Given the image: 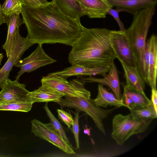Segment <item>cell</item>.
<instances>
[{
	"label": "cell",
	"mask_w": 157,
	"mask_h": 157,
	"mask_svg": "<svg viewBox=\"0 0 157 157\" xmlns=\"http://www.w3.org/2000/svg\"><path fill=\"white\" fill-rule=\"evenodd\" d=\"M41 84L48 86L63 94L64 96L90 98V92L85 88L82 79H74L68 82L67 79L56 75L43 76Z\"/></svg>",
	"instance_id": "obj_6"
},
{
	"label": "cell",
	"mask_w": 157,
	"mask_h": 157,
	"mask_svg": "<svg viewBox=\"0 0 157 157\" xmlns=\"http://www.w3.org/2000/svg\"><path fill=\"white\" fill-rule=\"evenodd\" d=\"M3 55L2 53H0V65H1V62L3 58Z\"/></svg>",
	"instance_id": "obj_35"
},
{
	"label": "cell",
	"mask_w": 157,
	"mask_h": 157,
	"mask_svg": "<svg viewBox=\"0 0 157 157\" xmlns=\"http://www.w3.org/2000/svg\"><path fill=\"white\" fill-rule=\"evenodd\" d=\"M19 14L14 13L9 16H5V23L7 25L8 29L6 40L2 48L5 50L7 58L11 54L17 31L23 24L22 19Z\"/></svg>",
	"instance_id": "obj_19"
},
{
	"label": "cell",
	"mask_w": 157,
	"mask_h": 157,
	"mask_svg": "<svg viewBox=\"0 0 157 157\" xmlns=\"http://www.w3.org/2000/svg\"><path fill=\"white\" fill-rule=\"evenodd\" d=\"M122 86L124 91L121 100L125 107L129 110L147 106L152 104L144 92L139 91L126 84H123Z\"/></svg>",
	"instance_id": "obj_16"
},
{
	"label": "cell",
	"mask_w": 157,
	"mask_h": 157,
	"mask_svg": "<svg viewBox=\"0 0 157 157\" xmlns=\"http://www.w3.org/2000/svg\"><path fill=\"white\" fill-rule=\"evenodd\" d=\"M152 121L139 118L130 113L117 114L112 120L111 137L117 144L122 145L132 136L145 132Z\"/></svg>",
	"instance_id": "obj_4"
},
{
	"label": "cell",
	"mask_w": 157,
	"mask_h": 157,
	"mask_svg": "<svg viewBox=\"0 0 157 157\" xmlns=\"http://www.w3.org/2000/svg\"><path fill=\"white\" fill-rule=\"evenodd\" d=\"M27 96L33 103L49 101L57 102L64 96L63 94L55 89L42 84L37 89L29 92Z\"/></svg>",
	"instance_id": "obj_18"
},
{
	"label": "cell",
	"mask_w": 157,
	"mask_h": 157,
	"mask_svg": "<svg viewBox=\"0 0 157 157\" xmlns=\"http://www.w3.org/2000/svg\"><path fill=\"white\" fill-rule=\"evenodd\" d=\"M120 12H126L133 15L144 9L155 6L157 0H107Z\"/></svg>",
	"instance_id": "obj_17"
},
{
	"label": "cell",
	"mask_w": 157,
	"mask_h": 157,
	"mask_svg": "<svg viewBox=\"0 0 157 157\" xmlns=\"http://www.w3.org/2000/svg\"><path fill=\"white\" fill-rule=\"evenodd\" d=\"M129 110L131 114L141 119L153 120L157 118V113L152 104L147 106L136 108Z\"/></svg>",
	"instance_id": "obj_24"
},
{
	"label": "cell",
	"mask_w": 157,
	"mask_h": 157,
	"mask_svg": "<svg viewBox=\"0 0 157 157\" xmlns=\"http://www.w3.org/2000/svg\"><path fill=\"white\" fill-rule=\"evenodd\" d=\"M155 6H152L141 10L133 15L131 25L124 31L135 56L137 68L142 77V62L147 38L155 14Z\"/></svg>",
	"instance_id": "obj_3"
},
{
	"label": "cell",
	"mask_w": 157,
	"mask_h": 157,
	"mask_svg": "<svg viewBox=\"0 0 157 157\" xmlns=\"http://www.w3.org/2000/svg\"><path fill=\"white\" fill-rule=\"evenodd\" d=\"M19 31V28L16 32L11 54L3 66L0 68V88L9 78L10 72L13 66L16 65L25 52L35 44L29 39L28 35L26 37L21 36Z\"/></svg>",
	"instance_id": "obj_9"
},
{
	"label": "cell",
	"mask_w": 157,
	"mask_h": 157,
	"mask_svg": "<svg viewBox=\"0 0 157 157\" xmlns=\"http://www.w3.org/2000/svg\"><path fill=\"white\" fill-rule=\"evenodd\" d=\"M111 31L83 26L80 36L71 46L68 57L70 63L88 67H110L116 59L110 41Z\"/></svg>",
	"instance_id": "obj_2"
},
{
	"label": "cell",
	"mask_w": 157,
	"mask_h": 157,
	"mask_svg": "<svg viewBox=\"0 0 157 157\" xmlns=\"http://www.w3.org/2000/svg\"><path fill=\"white\" fill-rule=\"evenodd\" d=\"M110 41L116 58L128 66L137 68L135 56L124 32L111 30Z\"/></svg>",
	"instance_id": "obj_10"
},
{
	"label": "cell",
	"mask_w": 157,
	"mask_h": 157,
	"mask_svg": "<svg viewBox=\"0 0 157 157\" xmlns=\"http://www.w3.org/2000/svg\"><path fill=\"white\" fill-rule=\"evenodd\" d=\"M61 109L73 108L84 112L92 119L98 129L104 134L106 132L103 121L115 109H104L96 105L90 98L65 96L57 102Z\"/></svg>",
	"instance_id": "obj_5"
},
{
	"label": "cell",
	"mask_w": 157,
	"mask_h": 157,
	"mask_svg": "<svg viewBox=\"0 0 157 157\" xmlns=\"http://www.w3.org/2000/svg\"><path fill=\"white\" fill-rule=\"evenodd\" d=\"M22 4L29 6L35 7L41 4L38 0H19Z\"/></svg>",
	"instance_id": "obj_31"
},
{
	"label": "cell",
	"mask_w": 157,
	"mask_h": 157,
	"mask_svg": "<svg viewBox=\"0 0 157 157\" xmlns=\"http://www.w3.org/2000/svg\"><path fill=\"white\" fill-rule=\"evenodd\" d=\"M56 60L49 57L44 52L42 45L38 44L35 50L23 59H20L14 66L21 68L16 77L19 81L20 77L25 72H30L41 67L56 62Z\"/></svg>",
	"instance_id": "obj_11"
},
{
	"label": "cell",
	"mask_w": 157,
	"mask_h": 157,
	"mask_svg": "<svg viewBox=\"0 0 157 157\" xmlns=\"http://www.w3.org/2000/svg\"><path fill=\"white\" fill-rule=\"evenodd\" d=\"M110 67H88L78 65H72L63 70L49 73L47 75L60 76L67 79L73 76L87 75L92 76L97 75H103L108 73Z\"/></svg>",
	"instance_id": "obj_15"
},
{
	"label": "cell",
	"mask_w": 157,
	"mask_h": 157,
	"mask_svg": "<svg viewBox=\"0 0 157 157\" xmlns=\"http://www.w3.org/2000/svg\"><path fill=\"white\" fill-rule=\"evenodd\" d=\"M21 13L27 35L35 44L59 43L71 46L82 31L80 19L65 14L54 0L35 7L22 4Z\"/></svg>",
	"instance_id": "obj_1"
},
{
	"label": "cell",
	"mask_w": 157,
	"mask_h": 157,
	"mask_svg": "<svg viewBox=\"0 0 157 157\" xmlns=\"http://www.w3.org/2000/svg\"><path fill=\"white\" fill-rule=\"evenodd\" d=\"M4 23H5V16L3 13L0 3V25Z\"/></svg>",
	"instance_id": "obj_32"
},
{
	"label": "cell",
	"mask_w": 157,
	"mask_h": 157,
	"mask_svg": "<svg viewBox=\"0 0 157 157\" xmlns=\"http://www.w3.org/2000/svg\"><path fill=\"white\" fill-rule=\"evenodd\" d=\"M31 123V132L36 136L52 143L67 153L75 154L70 144L62 137L51 123H44L35 119Z\"/></svg>",
	"instance_id": "obj_8"
},
{
	"label": "cell",
	"mask_w": 157,
	"mask_h": 157,
	"mask_svg": "<svg viewBox=\"0 0 157 157\" xmlns=\"http://www.w3.org/2000/svg\"><path fill=\"white\" fill-rule=\"evenodd\" d=\"M119 11L117 9H114L113 8L109 9L107 12V14L112 16L117 23L119 28L120 30L124 31L126 30L124 25L121 21L119 16Z\"/></svg>",
	"instance_id": "obj_29"
},
{
	"label": "cell",
	"mask_w": 157,
	"mask_h": 157,
	"mask_svg": "<svg viewBox=\"0 0 157 157\" xmlns=\"http://www.w3.org/2000/svg\"><path fill=\"white\" fill-rule=\"evenodd\" d=\"M102 76L103 77L101 78L89 76L87 78H82V79L85 82L98 83L109 87L112 90L116 98L119 100H121L122 95L120 83L117 71L114 62L110 66L109 72Z\"/></svg>",
	"instance_id": "obj_13"
},
{
	"label": "cell",
	"mask_w": 157,
	"mask_h": 157,
	"mask_svg": "<svg viewBox=\"0 0 157 157\" xmlns=\"http://www.w3.org/2000/svg\"><path fill=\"white\" fill-rule=\"evenodd\" d=\"M98 92L96 97L93 99L97 105L105 108L108 106H113L116 108L125 107L121 100L117 99L114 94L109 92L102 85L98 84Z\"/></svg>",
	"instance_id": "obj_20"
},
{
	"label": "cell",
	"mask_w": 157,
	"mask_h": 157,
	"mask_svg": "<svg viewBox=\"0 0 157 157\" xmlns=\"http://www.w3.org/2000/svg\"><path fill=\"white\" fill-rule=\"evenodd\" d=\"M84 15L90 18L106 17L108 10L113 7L107 0H77Z\"/></svg>",
	"instance_id": "obj_14"
},
{
	"label": "cell",
	"mask_w": 157,
	"mask_h": 157,
	"mask_svg": "<svg viewBox=\"0 0 157 157\" xmlns=\"http://www.w3.org/2000/svg\"><path fill=\"white\" fill-rule=\"evenodd\" d=\"M57 111L59 119L67 126L68 128L71 129V126L73 125L74 119L71 113L62 109H57Z\"/></svg>",
	"instance_id": "obj_27"
},
{
	"label": "cell",
	"mask_w": 157,
	"mask_h": 157,
	"mask_svg": "<svg viewBox=\"0 0 157 157\" xmlns=\"http://www.w3.org/2000/svg\"><path fill=\"white\" fill-rule=\"evenodd\" d=\"M25 86V84L20 83L18 81L7 79L1 88L0 104L14 100L29 98L27 95L29 91Z\"/></svg>",
	"instance_id": "obj_12"
},
{
	"label": "cell",
	"mask_w": 157,
	"mask_h": 157,
	"mask_svg": "<svg viewBox=\"0 0 157 157\" xmlns=\"http://www.w3.org/2000/svg\"><path fill=\"white\" fill-rule=\"evenodd\" d=\"M79 111H78L75 113V117L74 120V123L72 126L73 132L76 144V148L78 149L79 148V131L78 124Z\"/></svg>",
	"instance_id": "obj_28"
},
{
	"label": "cell",
	"mask_w": 157,
	"mask_h": 157,
	"mask_svg": "<svg viewBox=\"0 0 157 157\" xmlns=\"http://www.w3.org/2000/svg\"><path fill=\"white\" fill-rule=\"evenodd\" d=\"M41 4H44L47 3L48 2L46 0H38Z\"/></svg>",
	"instance_id": "obj_34"
},
{
	"label": "cell",
	"mask_w": 157,
	"mask_h": 157,
	"mask_svg": "<svg viewBox=\"0 0 157 157\" xmlns=\"http://www.w3.org/2000/svg\"><path fill=\"white\" fill-rule=\"evenodd\" d=\"M83 132L85 134H87L88 136H90V128H86L84 129Z\"/></svg>",
	"instance_id": "obj_33"
},
{
	"label": "cell",
	"mask_w": 157,
	"mask_h": 157,
	"mask_svg": "<svg viewBox=\"0 0 157 157\" xmlns=\"http://www.w3.org/2000/svg\"><path fill=\"white\" fill-rule=\"evenodd\" d=\"M151 101L154 108L157 113V92L156 89H151Z\"/></svg>",
	"instance_id": "obj_30"
},
{
	"label": "cell",
	"mask_w": 157,
	"mask_h": 157,
	"mask_svg": "<svg viewBox=\"0 0 157 157\" xmlns=\"http://www.w3.org/2000/svg\"><path fill=\"white\" fill-rule=\"evenodd\" d=\"M2 8L5 16L14 13L20 14L22 9V3L19 0H5Z\"/></svg>",
	"instance_id": "obj_25"
},
{
	"label": "cell",
	"mask_w": 157,
	"mask_h": 157,
	"mask_svg": "<svg viewBox=\"0 0 157 157\" xmlns=\"http://www.w3.org/2000/svg\"><path fill=\"white\" fill-rule=\"evenodd\" d=\"M43 108L50 120V123L54 128L67 142L70 144L62 125L49 109L47 102L44 104Z\"/></svg>",
	"instance_id": "obj_26"
},
{
	"label": "cell",
	"mask_w": 157,
	"mask_h": 157,
	"mask_svg": "<svg viewBox=\"0 0 157 157\" xmlns=\"http://www.w3.org/2000/svg\"><path fill=\"white\" fill-rule=\"evenodd\" d=\"M123 69L126 81V85L141 92H144L145 82L136 67L128 66L120 62Z\"/></svg>",
	"instance_id": "obj_21"
},
{
	"label": "cell",
	"mask_w": 157,
	"mask_h": 157,
	"mask_svg": "<svg viewBox=\"0 0 157 157\" xmlns=\"http://www.w3.org/2000/svg\"><path fill=\"white\" fill-rule=\"evenodd\" d=\"M157 37L153 34L148 39L142 62V77L151 89H156Z\"/></svg>",
	"instance_id": "obj_7"
},
{
	"label": "cell",
	"mask_w": 157,
	"mask_h": 157,
	"mask_svg": "<svg viewBox=\"0 0 157 157\" xmlns=\"http://www.w3.org/2000/svg\"><path fill=\"white\" fill-rule=\"evenodd\" d=\"M59 8L66 15L75 19L84 16L81 6L77 0H54Z\"/></svg>",
	"instance_id": "obj_22"
},
{
	"label": "cell",
	"mask_w": 157,
	"mask_h": 157,
	"mask_svg": "<svg viewBox=\"0 0 157 157\" xmlns=\"http://www.w3.org/2000/svg\"><path fill=\"white\" fill-rule=\"evenodd\" d=\"M33 102L29 98L17 99L0 104V110L28 112L31 109Z\"/></svg>",
	"instance_id": "obj_23"
}]
</instances>
